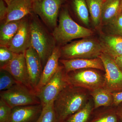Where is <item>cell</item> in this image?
Here are the masks:
<instances>
[{
  "label": "cell",
  "mask_w": 122,
  "mask_h": 122,
  "mask_svg": "<svg viewBox=\"0 0 122 122\" xmlns=\"http://www.w3.org/2000/svg\"><path fill=\"white\" fill-rule=\"evenodd\" d=\"M99 57L102 61L105 69L103 87L111 93L122 91V73L114 59L102 53Z\"/></svg>",
  "instance_id": "9c48e42d"
},
{
  "label": "cell",
  "mask_w": 122,
  "mask_h": 122,
  "mask_svg": "<svg viewBox=\"0 0 122 122\" xmlns=\"http://www.w3.org/2000/svg\"><path fill=\"white\" fill-rule=\"evenodd\" d=\"M7 14V4L3 0H0V21H4L6 18Z\"/></svg>",
  "instance_id": "f546056e"
},
{
  "label": "cell",
  "mask_w": 122,
  "mask_h": 122,
  "mask_svg": "<svg viewBox=\"0 0 122 122\" xmlns=\"http://www.w3.org/2000/svg\"><path fill=\"white\" fill-rule=\"evenodd\" d=\"M31 46L29 15L21 20L20 27L7 48L15 53H24Z\"/></svg>",
  "instance_id": "30bf717a"
},
{
  "label": "cell",
  "mask_w": 122,
  "mask_h": 122,
  "mask_svg": "<svg viewBox=\"0 0 122 122\" xmlns=\"http://www.w3.org/2000/svg\"><path fill=\"white\" fill-rule=\"evenodd\" d=\"M105 0H86L89 13L94 25L101 24L103 5Z\"/></svg>",
  "instance_id": "603a6c76"
},
{
  "label": "cell",
  "mask_w": 122,
  "mask_h": 122,
  "mask_svg": "<svg viewBox=\"0 0 122 122\" xmlns=\"http://www.w3.org/2000/svg\"><path fill=\"white\" fill-rule=\"evenodd\" d=\"M0 96L12 109L17 107L41 104L34 91L20 83H17L9 89L0 92Z\"/></svg>",
  "instance_id": "8992f818"
},
{
  "label": "cell",
  "mask_w": 122,
  "mask_h": 122,
  "mask_svg": "<svg viewBox=\"0 0 122 122\" xmlns=\"http://www.w3.org/2000/svg\"><path fill=\"white\" fill-rule=\"evenodd\" d=\"M111 34L122 36V12L107 25Z\"/></svg>",
  "instance_id": "4316f807"
},
{
  "label": "cell",
  "mask_w": 122,
  "mask_h": 122,
  "mask_svg": "<svg viewBox=\"0 0 122 122\" xmlns=\"http://www.w3.org/2000/svg\"><path fill=\"white\" fill-rule=\"evenodd\" d=\"M59 23L52 33L57 46H61L73 39L89 37L93 33L91 30L81 26L73 20L67 6L61 8Z\"/></svg>",
  "instance_id": "3957f363"
},
{
  "label": "cell",
  "mask_w": 122,
  "mask_h": 122,
  "mask_svg": "<svg viewBox=\"0 0 122 122\" xmlns=\"http://www.w3.org/2000/svg\"><path fill=\"white\" fill-rule=\"evenodd\" d=\"M68 10L74 14L85 25L89 24V13L86 0H66Z\"/></svg>",
  "instance_id": "ac0fdd59"
},
{
  "label": "cell",
  "mask_w": 122,
  "mask_h": 122,
  "mask_svg": "<svg viewBox=\"0 0 122 122\" xmlns=\"http://www.w3.org/2000/svg\"><path fill=\"white\" fill-rule=\"evenodd\" d=\"M87 38L61 46V58L69 59L99 57L102 53L100 42Z\"/></svg>",
  "instance_id": "277c9868"
},
{
  "label": "cell",
  "mask_w": 122,
  "mask_h": 122,
  "mask_svg": "<svg viewBox=\"0 0 122 122\" xmlns=\"http://www.w3.org/2000/svg\"><path fill=\"white\" fill-rule=\"evenodd\" d=\"M12 108L0 99V122H9Z\"/></svg>",
  "instance_id": "f1b7e54d"
},
{
  "label": "cell",
  "mask_w": 122,
  "mask_h": 122,
  "mask_svg": "<svg viewBox=\"0 0 122 122\" xmlns=\"http://www.w3.org/2000/svg\"><path fill=\"white\" fill-rule=\"evenodd\" d=\"M59 61L63 65L66 73L83 69H94L105 70L103 63L99 57L94 59H60Z\"/></svg>",
  "instance_id": "9a60e30c"
},
{
  "label": "cell",
  "mask_w": 122,
  "mask_h": 122,
  "mask_svg": "<svg viewBox=\"0 0 122 122\" xmlns=\"http://www.w3.org/2000/svg\"><path fill=\"white\" fill-rule=\"evenodd\" d=\"M93 110L94 105L91 102H87L81 109L63 122H89Z\"/></svg>",
  "instance_id": "7402d4cb"
},
{
  "label": "cell",
  "mask_w": 122,
  "mask_h": 122,
  "mask_svg": "<svg viewBox=\"0 0 122 122\" xmlns=\"http://www.w3.org/2000/svg\"><path fill=\"white\" fill-rule=\"evenodd\" d=\"M114 60L118 67L122 73V56L116 58L114 59Z\"/></svg>",
  "instance_id": "1f68e13d"
},
{
  "label": "cell",
  "mask_w": 122,
  "mask_h": 122,
  "mask_svg": "<svg viewBox=\"0 0 122 122\" xmlns=\"http://www.w3.org/2000/svg\"><path fill=\"white\" fill-rule=\"evenodd\" d=\"M94 101V110L101 107H108L113 105L112 93L103 87L97 88L91 91Z\"/></svg>",
  "instance_id": "44dd1931"
},
{
  "label": "cell",
  "mask_w": 122,
  "mask_h": 122,
  "mask_svg": "<svg viewBox=\"0 0 122 122\" xmlns=\"http://www.w3.org/2000/svg\"><path fill=\"white\" fill-rule=\"evenodd\" d=\"M66 78L70 86L86 89L91 91L103 87L104 82V76L92 69L69 72L66 73Z\"/></svg>",
  "instance_id": "ba28073f"
},
{
  "label": "cell",
  "mask_w": 122,
  "mask_h": 122,
  "mask_svg": "<svg viewBox=\"0 0 122 122\" xmlns=\"http://www.w3.org/2000/svg\"><path fill=\"white\" fill-rule=\"evenodd\" d=\"M113 98V105L117 107L122 103V91L112 93Z\"/></svg>",
  "instance_id": "4dcf8cb0"
},
{
  "label": "cell",
  "mask_w": 122,
  "mask_h": 122,
  "mask_svg": "<svg viewBox=\"0 0 122 122\" xmlns=\"http://www.w3.org/2000/svg\"><path fill=\"white\" fill-rule=\"evenodd\" d=\"M87 95L83 88L68 86L55 100L57 122H63L81 109L87 102Z\"/></svg>",
  "instance_id": "7a4b0ae2"
},
{
  "label": "cell",
  "mask_w": 122,
  "mask_h": 122,
  "mask_svg": "<svg viewBox=\"0 0 122 122\" xmlns=\"http://www.w3.org/2000/svg\"><path fill=\"white\" fill-rule=\"evenodd\" d=\"M54 102H52L43 107L41 114L36 122H57Z\"/></svg>",
  "instance_id": "d4e9b609"
},
{
  "label": "cell",
  "mask_w": 122,
  "mask_h": 122,
  "mask_svg": "<svg viewBox=\"0 0 122 122\" xmlns=\"http://www.w3.org/2000/svg\"><path fill=\"white\" fill-rule=\"evenodd\" d=\"M121 12H122V0H121Z\"/></svg>",
  "instance_id": "e575fe53"
},
{
  "label": "cell",
  "mask_w": 122,
  "mask_h": 122,
  "mask_svg": "<svg viewBox=\"0 0 122 122\" xmlns=\"http://www.w3.org/2000/svg\"><path fill=\"white\" fill-rule=\"evenodd\" d=\"M121 0H105L103 5L101 24L107 25L121 12Z\"/></svg>",
  "instance_id": "d6986e66"
},
{
  "label": "cell",
  "mask_w": 122,
  "mask_h": 122,
  "mask_svg": "<svg viewBox=\"0 0 122 122\" xmlns=\"http://www.w3.org/2000/svg\"><path fill=\"white\" fill-rule=\"evenodd\" d=\"M119 119L116 109H113L93 112L89 122H119Z\"/></svg>",
  "instance_id": "cb8c5ba5"
},
{
  "label": "cell",
  "mask_w": 122,
  "mask_h": 122,
  "mask_svg": "<svg viewBox=\"0 0 122 122\" xmlns=\"http://www.w3.org/2000/svg\"><path fill=\"white\" fill-rule=\"evenodd\" d=\"M116 110L119 118L122 119V103L117 107Z\"/></svg>",
  "instance_id": "d6a6232c"
},
{
  "label": "cell",
  "mask_w": 122,
  "mask_h": 122,
  "mask_svg": "<svg viewBox=\"0 0 122 122\" xmlns=\"http://www.w3.org/2000/svg\"><path fill=\"white\" fill-rule=\"evenodd\" d=\"M4 0L7 4H8V2H9L11 0Z\"/></svg>",
  "instance_id": "836d02e7"
},
{
  "label": "cell",
  "mask_w": 122,
  "mask_h": 122,
  "mask_svg": "<svg viewBox=\"0 0 122 122\" xmlns=\"http://www.w3.org/2000/svg\"><path fill=\"white\" fill-rule=\"evenodd\" d=\"M102 53L115 59L122 56V36L113 34H102L99 41Z\"/></svg>",
  "instance_id": "e0dca14e"
},
{
  "label": "cell",
  "mask_w": 122,
  "mask_h": 122,
  "mask_svg": "<svg viewBox=\"0 0 122 122\" xmlns=\"http://www.w3.org/2000/svg\"><path fill=\"white\" fill-rule=\"evenodd\" d=\"M18 82L9 72L2 69L0 71V91H5L10 89Z\"/></svg>",
  "instance_id": "484cf974"
},
{
  "label": "cell",
  "mask_w": 122,
  "mask_h": 122,
  "mask_svg": "<svg viewBox=\"0 0 122 122\" xmlns=\"http://www.w3.org/2000/svg\"><path fill=\"white\" fill-rule=\"evenodd\" d=\"M21 20L0 23V47H8L17 32Z\"/></svg>",
  "instance_id": "ffe728a7"
},
{
  "label": "cell",
  "mask_w": 122,
  "mask_h": 122,
  "mask_svg": "<svg viewBox=\"0 0 122 122\" xmlns=\"http://www.w3.org/2000/svg\"><path fill=\"white\" fill-rule=\"evenodd\" d=\"M25 55L30 82L36 93L43 71L41 61L38 54L32 46L25 51Z\"/></svg>",
  "instance_id": "7c38bea8"
},
{
  "label": "cell",
  "mask_w": 122,
  "mask_h": 122,
  "mask_svg": "<svg viewBox=\"0 0 122 122\" xmlns=\"http://www.w3.org/2000/svg\"><path fill=\"white\" fill-rule=\"evenodd\" d=\"M69 85L64 67L59 66L55 74L36 95L44 107L54 102L61 91Z\"/></svg>",
  "instance_id": "52a82bcc"
},
{
  "label": "cell",
  "mask_w": 122,
  "mask_h": 122,
  "mask_svg": "<svg viewBox=\"0 0 122 122\" xmlns=\"http://www.w3.org/2000/svg\"><path fill=\"white\" fill-rule=\"evenodd\" d=\"M31 46L38 54L44 69L48 59L56 46L52 32L33 13L29 15Z\"/></svg>",
  "instance_id": "6da1fadb"
},
{
  "label": "cell",
  "mask_w": 122,
  "mask_h": 122,
  "mask_svg": "<svg viewBox=\"0 0 122 122\" xmlns=\"http://www.w3.org/2000/svg\"><path fill=\"white\" fill-rule=\"evenodd\" d=\"M61 57V46H56L43 69L41 80L36 89V95L57 72L59 67V62Z\"/></svg>",
  "instance_id": "2e32d148"
},
{
  "label": "cell",
  "mask_w": 122,
  "mask_h": 122,
  "mask_svg": "<svg viewBox=\"0 0 122 122\" xmlns=\"http://www.w3.org/2000/svg\"><path fill=\"white\" fill-rule=\"evenodd\" d=\"M66 0H33V10L51 32L56 27L61 8Z\"/></svg>",
  "instance_id": "5b68a950"
},
{
  "label": "cell",
  "mask_w": 122,
  "mask_h": 122,
  "mask_svg": "<svg viewBox=\"0 0 122 122\" xmlns=\"http://www.w3.org/2000/svg\"><path fill=\"white\" fill-rule=\"evenodd\" d=\"M15 53L7 47H0V68L9 63L15 56Z\"/></svg>",
  "instance_id": "83f0119b"
},
{
  "label": "cell",
  "mask_w": 122,
  "mask_h": 122,
  "mask_svg": "<svg viewBox=\"0 0 122 122\" xmlns=\"http://www.w3.org/2000/svg\"><path fill=\"white\" fill-rule=\"evenodd\" d=\"M33 0H11L7 4V14L0 23L19 20L33 13Z\"/></svg>",
  "instance_id": "4fadbf2b"
},
{
  "label": "cell",
  "mask_w": 122,
  "mask_h": 122,
  "mask_svg": "<svg viewBox=\"0 0 122 122\" xmlns=\"http://www.w3.org/2000/svg\"><path fill=\"white\" fill-rule=\"evenodd\" d=\"M0 69L8 71L18 83L25 85L35 92L30 82L25 53L15 54L12 61Z\"/></svg>",
  "instance_id": "8fae6325"
},
{
  "label": "cell",
  "mask_w": 122,
  "mask_h": 122,
  "mask_svg": "<svg viewBox=\"0 0 122 122\" xmlns=\"http://www.w3.org/2000/svg\"><path fill=\"white\" fill-rule=\"evenodd\" d=\"M42 109L41 104L15 107L12 109L9 122H36Z\"/></svg>",
  "instance_id": "5bb4252c"
},
{
  "label": "cell",
  "mask_w": 122,
  "mask_h": 122,
  "mask_svg": "<svg viewBox=\"0 0 122 122\" xmlns=\"http://www.w3.org/2000/svg\"><path fill=\"white\" fill-rule=\"evenodd\" d=\"M119 122H122V119L120 118V119H119Z\"/></svg>",
  "instance_id": "d590c367"
}]
</instances>
